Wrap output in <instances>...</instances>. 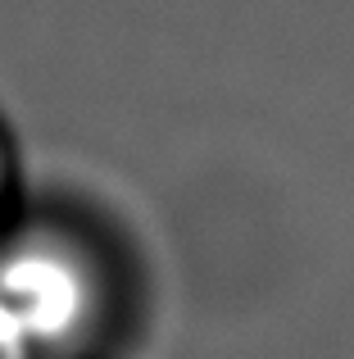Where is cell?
<instances>
[{"label": "cell", "mask_w": 354, "mask_h": 359, "mask_svg": "<svg viewBox=\"0 0 354 359\" xmlns=\"http://www.w3.org/2000/svg\"><path fill=\"white\" fill-rule=\"evenodd\" d=\"M23 196H27V182H23V164H18V141H14V128L0 114V223L18 210Z\"/></svg>", "instance_id": "2"}, {"label": "cell", "mask_w": 354, "mask_h": 359, "mask_svg": "<svg viewBox=\"0 0 354 359\" xmlns=\"http://www.w3.org/2000/svg\"><path fill=\"white\" fill-rule=\"evenodd\" d=\"M127 237L59 191H27L0 223V359H123L141 327Z\"/></svg>", "instance_id": "1"}]
</instances>
